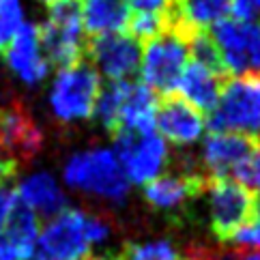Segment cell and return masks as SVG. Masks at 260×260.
I'll list each match as a JSON object with an SVG mask.
<instances>
[{
    "label": "cell",
    "mask_w": 260,
    "mask_h": 260,
    "mask_svg": "<svg viewBox=\"0 0 260 260\" xmlns=\"http://www.w3.org/2000/svg\"><path fill=\"white\" fill-rule=\"evenodd\" d=\"M204 123L211 134H237L260 144V73L228 78Z\"/></svg>",
    "instance_id": "6da1fadb"
},
{
    "label": "cell",
    "mask_w": 260,
    "mask_h": 260,
    "mask_svg": "<svg viewBox=\"0 0 260 260\" xmlns=\"http://www.w3.org/2000/svg\"><path fill=\"white\" fill-rule=\"evenodd\" d=\"M37 32L41 50L45 52L43 58L58 71L86 58L88 37L82 28L80 0H52L48 5V20L37 26Z\"/></svg>",
    "instance_id": "7a4b0ae2"
},
{
    "label": "cell",
    "mask_w": 260,
    "mask_h": 260,
    "mask_svg": "<svg viewBox=\"0 0 260 260\" xmlns=\"http://www.w3.org/2000/svg\"><path fill=\"white\" fill-rule=\"evenodd\" d=\"M189 28L172 24L155 39L146 41L142 45V58H140V78L146 88H151L155 95H168L179 86V80L183 76V69L189 62L187 50V37Z\"/></svg>",
    "instance_id": "3957f363"
},
{
    "label": "cell",
    "mask_w": 260,
    "mask_h": 260,
    "mask_svg": "<svg viewBox=\"0 0 260 260\" xmlns=\"http://www.w3.org/2000/svg\"><path fill=\"white\" fill-rule=\"evenodd\" d=\"M62 179L71 189L90 193L110 202H123L129 193V181L116 155L108 148H90L69 157Z\"/></svg>",
    "instance_id": "277c9868"
},
{
    "label": "cell",
    "mask_w": 260,
    "mask_h": 260,
    "mask_svg": "<svg viewBox=\"0 0 260 260\" xmlns=\"http://www.w3.org/2000/svg\"><path fill=\"white\" fill-rule=\"evenodd\" d=\"M99 90V71L92 67L88 58L73 64V67L60 69L54 78L50 92V106L54 116L62 123H76V120L90 118L95 112Z\"/></svg>",
    "instance_id": "5b68a950"
},
{
    "label": "cell",
    "mask_w": 260,
    "mask_h": 260,
    "mask_svg": "<svg viewBox=\"0 0 260 260\" xmlns=\"http://www.w3.org/2000/svg\"><path fill=\"white\" fill-rule=\"evenodd\" d=\"M228 78L258 76L260 73V20L241 22L224 17L209 28Z\"/></svg>",
    "instance_id": "8992f818"
},
{
    "label": "cell",
    "mask_w": 260,
    "mask_h": 260,
    "mask_svg": "<svg viewBox=\"0 0 260 260\" xmlns=\"http://www.w3.org/2000/svg\"><path fill=\"white\" fill-rule=\"evenodd\" d=\"M211 230L217 241H230L239 228L256 217V193L235 179H209Z\"/></svg>",
    "instance_id": "52a82bcc"
},
{
    "label": "cell",
    "mask_w": 260,
    "mask_h": 260,
    "mask_svg": "<svg viewBox=\"0 0 260 260\" xmlns=\"http://www.w3.org/2000/svg\"><path fill=\"white\" fill-rule=\"evenodd\" d=\"M114 155L123 168L129 183L146 185L161 176L166 164H168V148L164 138L157 134L151 136H136L129 132H116Z\"/></svg>",
    "instance_id": "ba28073f"
},
{
    "label": "cell",
    "mask_w": 260,
    "mask_h": 260,
    "mask_svg": "<svg viewBox=\"0 0 260 260\" xmlns=\"http://www.w3.org/2000/svg\"><path fill=\"white\" fill-rule=\"evenodd\" d=\"M43 146V134L24 101L0 104V153L17 166L28 164Z\"/></svg>",
    "instance_id": "9c48e42d"
},
{
    "label": "cell",
    "mask_w": 260,
    "mask_h": 260,
    "mask_svg": "<svg viewBox=\"0 0 260 260\" xmlns=\"http://www.w3.org/2000/svg\"><path fill=\"white\" fill-rule=\"evenodd\" d=\"M84 211L64 209L39 232L37 247L45 260H88L90 245L84 237Z\"/></svg>",
    "instance_id": "30bf717a"
},
{
    "label": "cell",
    "mask_w": 260,
    "mask_h": 260,
    "mask_svg": "<svg viewBox=\"0 0 260 260\" xmlns=\"http://www.w3.org/2000/svg\"><path fill=\"white\" fill-rule=\"evenodd\" d=\"M86 58L108 80H129L140 71L142 45L136 43L127 32L88 37Z\"/></svg>",
    "instance_id": "8fae6325"
},
{
    "label": "cell",
    "mask_w": 260,
    "mask_h": 260,
    "mask_svg": "<svg viewBox=\"0 0 260 260\" xmlns=\"http://www.w3.org/2000/svg\"><path fill=\"white\" fill-rule=\"evenodd\" d=\"M204 114L187 104L179 92L159 95L155 110V129L176 146H189L200 140L204 132Z\"/></svg>",
    "instance_id": "7c38bea8"
},
{
    "label": "cell",
    "mask_w": 260,
    "mask_h": 260,
    "mask_svg": "<svg viewBox=\"0 0 260 260\" xmlns=\"http://www.w3.org/2000/svg\"><path fill=\"white\" fill-rule=\"evenodd\" d=\"M3 58L9 64V69L17 73L24 84L35 86L48 76L50 64L41 56L39 32L35 24H22L11 37V41L3 52Z\"/></svg>",
    "instance_id": "4fadbf2b"
},
{
    "label": "cell",
    "mask_w": 260,
    "mask_h": 260,
    "mask_svg": "<svg viewBox=\"0 0 260 260\" xmlns=\"http://www.w3.org/2000/svg\"><path fill=\"white\" fill-rule=\"evenodd\" d=\"M252 140L237 134H209L202 144V164L207 168V179H232L235 172L252 157Z\"/></svg>",
    "instance_id": "5bb4252c"
},
{
    "label": "cell",
    "mask_w": 260,
    "mask_h": 260,
    "mask_svg": "<svg viewBox=\"0 0 260 260\" xmlns=\"http://www.w3.org/2000/svg\"><path fill=\"white\" fill-rule=\"evenodd\" d=\"M207 176L198 172L157 176L155 181L144 185V200L157 211L179 213L185 209V204L198 198L202 189H207Z\"/></svg>",
    "instance_id": "9a60e30c"
},
{
    "label": "cell",
    "mask_w": 260,
    "mask_h": 260,
    "mask_svg": "<svg viewBox=\"0 0 260 260\" xmlns=\"http://www.w3.org/2000/svg\"><path fill=\"white\" fill-rule=\"evenodd\" d=\"M15 196L28 207L35 215L56 217L67 209V196L50 172H37L17 185Z\"/></svg>",
    "instance_id": "2e32d148"
},
{
    "label": "cell",
    "mask_w": 260,
    "mask_h": 260,
    "mask_svg": "<svg viewBox=\"0 0 260 260\" xmlns=\"http://www.w3.org/2000/svg\"><path fill=\"white\" fill-rule=\"evenodd\" d=\"M224 78L211 73L209 69H204L202 64L189 60L187 67L183 69V76L179 80V95L191 104L196 110H200L202 114H211L217 106L221 86H224Z\"/></svg>",
    "instance_id": "e0dca14e"
},
{
    "label": "cell",
    "mask_w": 260,
    "mask_h": 260,
    "mask_svg": "<svg viewBox=\"0 0 260 260\" xmlns=\"http://www.w3.org/2000/svg\"><path fill=\"white\" fill-rule=\"evenodd\" d=\"M155 110H157L155 92L146 88L142 82H132L125 104L120 108L116 132H129L136 136L155 134Z\"/></svg>",
    "instance_id": "ac0fdd59"
},
{
    "label": "cell",
    "mask_w": 260,
    "mask_h": 260,
    "mask_svg": "<svg viewBox=\"0 0 260 260\" xmlns=\"http://www.w3.org/2000/svg\"><path fill=\"white\" fill-rule=\"evenodd\" d=\"M39 217L26 207V204L15 196V202L11 204V211L7 215L3 237L7 243L15 247L20 260H32L37 252V239H39Z\"/></svg>",
    "instance_id": "d6986e66"
},
{
    "label": "cell",
    "mask_w": 260,
    "mask_h": 260,
    "mask_svg": "<svg viewBox=\"0 0 260 260\" xmlns=\"http://www.w3.org/2000/svg\"><path fill=\"white\" fill-rule=\"evenodd\" d=\"M129 9L125 0H86L82 7V28L86 37L125 32Z\"/></svg>",
    "instance_id": "ffe728a7"
},
{
    "label": "cell",
    "mask_w": 260,
    "mask_h": 260,
    "mask_svg": "<svg viewBox=\"0 0 260 260\" xmlns=\"http://www.w3.org/2000/svg\"><path fill=\"white\" fill-rule=\"evenodd\" d=\"M232 0H176L174 22L191 30H207L230 13Z\"/></svg>",
    "instance_id": "44dd1931"
},
{
    "label": "cell",
    "mask_w": 260,
    "mask_h": 260,
    "mask_svg": "<svg viewBox=\"0 0 260 260\" xmlns=\"http://www.w3.org/2000/svg\"><path fill=\"white\" fill-rule=\"evenodd\" d=\"M129 86H132V80H110L108 84L101 86V90H99L92 116L99 120L101 127H104L110 136H114L118 129L120 108L125 104Z\"/></svg>",
    "instance_id": "7402d4cb"
},
{
    "label": "cell",
    "mask_w": 260,
    "mask_h": 260,
    "mask_svg": "<svg viewBox=\"0 0 260 260\" xmlns=\"http://www.w3.org/2000/svg\"><path fill=\"white\" fill-rule=\"evenodd\" d=\"M125 260H179V254L168 241H151L129 243L125 247Z\"/></svg>",
    "instance_id": "603a6c76"
},
{
    "label": "cell",
    "mask_w": 260,
    "mask_h": 260,
    "mask_svg": "<svg viewBox=\"0 0 260 260\" xmlns=\"http://www.w3.org/2000/svg\"><path fill=\"white\" fill-rule=\"evenodd\" d=\"M22 17L24 15L20 0H0V54L5 52L15 30L24 24Z\"/></svg>",
    "instance_id": "cb8c5ba5"
},
{
    "label": "cell",
    "mask_w": 260,
    "mask_h": 260,
    "mask_svg": "<svg viewBox=\"0 0 260 260\" xmlns=\"http://www.w3.org/2000/svg\"><path fill=\"white\" fill-rule=\"evenodd\" d=\"M228 243H235L237 249H260V213H256L249 224L239 228Z\"/></svg>",
    "instance_id": "d4e9b609"
},
{
    "label": "cell",
    "mask_w": 260,
    "mask_h": 260,
    "mask_svg": "<svg viewBox=\"0 0 260 260\" xmlns=\"http://www.w3.org/2000/svg\"><path fill=\"white\" fill-rule=\"evenodd\" d=\"M84 237L88 241V245L106 243L108 237H110V224L104 217L84 215Z\"/></svg>",
    "instance_id": "484cf974"
},
{
    "label": "cell",
    "mask_w": 260,
    "mask_h": 260,
    "mask_svg": "<svg viewBox=\"0 0 260 260\" xmlns=\"http://www.w3.org/2000/svg\"><path fill=\"white\" fill-rule=\"evenodd\" d=\"M230 13L241 22H256L260 17V0H232Z\"/></svg>",
    "instance_id": "4316f807"
},
{
    "label": "cell",
    "mask_w": 260,
    "mask_h": 260,
    "mask_svg": "<svg viewBox=\"0 0 260 260\" xmlns=\"http://www.w3.org/2000/svg\"><path fill=\"white\" fill-rule=\"evenodd\" d=\"M13 202H15V191L7 189V187H0V235H3L5 221H7V215H9V211H11Z\"/></svg>",
    "instance_id": "83f0119b"
},
{
    "label": "cell",
    "mask_w": 260,
    "mask_h": 260,
    "mask_svg": "<svg viewBox=\"0 0 260 260\" xmlns=\"http://www.w3.org/2000/svg\"><path fill=\"white\" fill-rule=\"evenodd\" d=\"M17 168H20V166H17L13 159H9V157H5L0 153V187H5V183H9L13 179Z\"/></svg>",
    "instance_id": "f1b7e54d"
},
{
    "label": "cell",
    "mask_w": 260,
    "mask_h": 260,
    "mask_svg": "<svg viewBox=\"0 0 260 260\" xmlns=\"http://www.w3.org/2000/svg\"><path fill=\"white\" fill-rule=\"evenodd\" d=\"M95 260H125V256H99Z\"/></svg>",
    "instance_id": "f546056e"
},
{
    "label": "cell",
    "mask_w": 260,
    "mask_h": 260,
    "mask_svg": "<svg viewBox=\"0 0 260 260\" xmlns=\"http://www.w3.org/2000/svg\"><path fill=\"white\" fill-rule=\"evenodd\" d=\"M185 260H213V258H209V256H207V258H202V256H198V254H191L189 258H185Z\"/></svg>",
    "instance_id": "4dcf8cb0"
},
{
    "label": "cell",
    "mask_w": 260,
    "mask_h": 260,
    "mask_svg": "<svg viewBox=\"0 0 260 260\" xmlns=\"http://www.w3.org/2000/svg\"><path fill=\"white\" fill-rule=\"evenodd\" d=\"M41 3H45V5H50V3H52V0H41Z\"/></svg>",
    "instance_id": "1f68e13d"
},
{
    "label": "cell",
    "mask_w": 260,
    "mask_h": 260,
    "mask_svg": "<svg viewBox=\"0 0 260 260\" xmlns=\"http://www.w3.org/2000/svg\"><path fill=\"white\" fill-rule=\"evenodd\" d=\"M37 260H45V258H41V256H39V258H37Z\"/></svg>",
    "instance_id": "d6a6232c"
}]
</instances>
